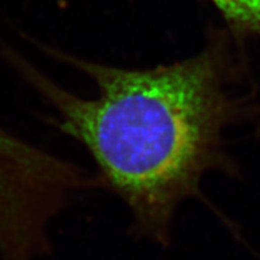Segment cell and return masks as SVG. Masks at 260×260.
Returning <instances> with one entry per match:
<instances>
[{"label": "cell", "instance_id": "obj_3", "mask_svg": "<svg viewBox=\"0 0 260 260\" xmlns=\"http://www.w3.org/2000/svg\"><path fill=\"white\" fill-rule=\"evenodd\" d=\"M234 27L260 35V0H212Z\"/></svg>", "mask_w": 260, "mask_h": 260}, {"label": "cell", "instance_id": "obj_1", "mask_svg": "<svg viewBox=\"0 0 260 260\" xmlns=\"http://www.w3.org/2000/svg\"><path fill=\"white\" fill-rule=\"evenodd\" d=\"M43 49L89 77L96 96L65 89L16 52L4 56L55 110L47 122L89 153L94 187L126 205L130 235L169 247L182 202L198 199L211 207L201 187L205 175L238 174L224 133L248 118L252 108L235 90L236 45L224 34H214L197 55L141 69Z\"/></svg>", "mask_w": 260, "mask_h": 260}, {"label": "cell", "instance_id": "obj_2", "mask_svg": "<svg viewBox=\"0 0 260 260\" xmlns=\"http://www.w3.org/2000/svg\"><path fill=\"white\" fill-rule=\"evenodd\" d=\"M92 175L0 127V260H35L52 251L49 224Z\"/></svg>", "mask_w": 260, "mask_h": 260}]
</instances>
